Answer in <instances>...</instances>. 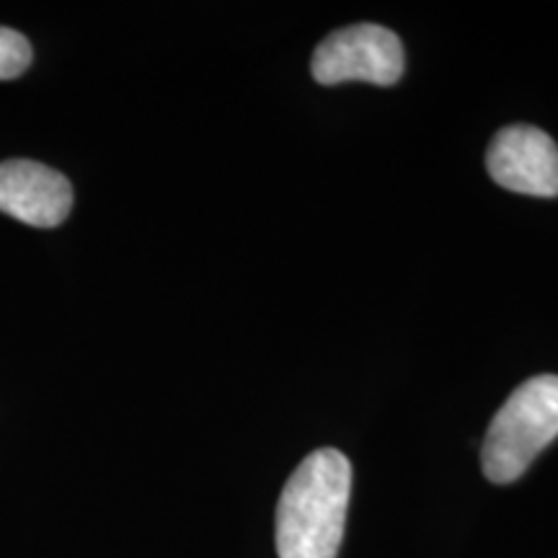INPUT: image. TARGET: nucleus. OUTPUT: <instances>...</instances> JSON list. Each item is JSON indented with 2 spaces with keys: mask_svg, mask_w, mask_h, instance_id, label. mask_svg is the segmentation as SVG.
<instances>
[{
  "mask_svg": "<svg viewBox=\"0 0 558 558\" xmlns=\"http://www.w3.org/2000/svg\"><path fill=\"white\" fill-rule=\"evenodd\" d=\"M349 494L352 465L344 452L324 448L311 452L292 471L277 505L279 558H337Z\"/></svg>",
  "mask_w": 558,
  "mask_h": 558,
  "instance_id": "nucleus-1",
  "label": "nucleus"
},
{
  "mask_svg": "<svg viewBox=\"0 0 558 558\" xmlns=\"http://www.w3.org/2000/svg\"><path fill=\"white\" fill-rule=\"evenodd\" d=\"M558 437V375H538L514 390L488 424L481 465L494 484H512Z\"/></svg>",
  "mask_w": 558,
  "mask_h": 558,
  "instance_id": "nucleus-2",
  "label": "nucleus"
},
{
  "mask_svg": "<svg viewBox=\"0 0 558 558\" xmlns=\"http://www.w3.org/2000/svg\"><path fill=\"white\" fill-rule=\"evenodd\" d=\"M403 45L393 32L378 24H354L331 32L313 52V78L324 86L344 81H367L393 86L403 75Z\"/></svg>",
  "mask_w": 558,
  "mask_h": 558,
  "instance_id": "nucleus-3",
  "label": "nucleus"
},
{
  "mask_svg": "<svg viewBox=\"0 0 558 558\" xmlns=\"http://www.w3.org/2000/svg\"><path fill=\"white\" fill-rule=\"evenodd\" d=\"M486 169L499 186L527 197H558V145L550 135L512 124L488 145Z\"/></svg>",
  "mask_w": 558,
  "mask_h": 558,
  "instance_id": "nucleus-4",
  "label": "nucleus"
},
{
  "mask_svg": "<svg viewBox=\"0 0 558 558\" xmlns=\"http://www.w3.org/2000/svg\"><path fill=\"white\" fill-rule=\"evenodd\" d=\"M73 207V186L60 171L34 160L0 163V213L34 228L65 222Z\"/></svg>",
  "mask_w": 558,
  "mask_h": 558,
  "instance_id": "nucleus-5",
  "label": "nucleus"
},
{
  "mask_svg": "<svg viewBox=\"0 0 558 558\" xmlns=\"http://www.w3.org/2000/svg\"><path fill=\"white\" fill-rule=\"evenodd\" d=\"M32 65V45L21 32L0 26V81H13Z\"/></svg>",
  "mask_w": 558,
  "mask_h": 558,
  "instance_id": "nucleus-6",
  "label": "nucleus"
}]
</instances>
